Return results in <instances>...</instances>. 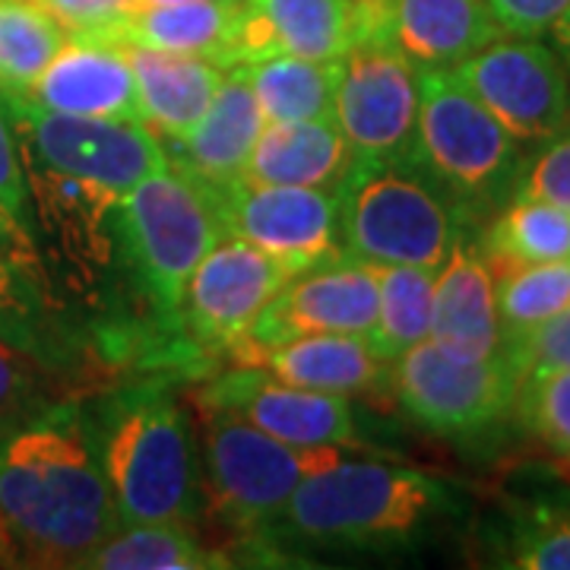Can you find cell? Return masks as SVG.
Instances as JSON below:
<instances>
[{"instance_id":"1","label":"cell","mask_w":570,"mask_h":570,"mask_svg":"<svg viewBox=\"0 0 570 570\" xmlns=\"http://www.w3.org/2000/svg\"><path fill=\"white\" fill-rule=\"evenodd\" d=\"M121 527L77 403L0 434V564L63 570Z\"/></svg>"},{"instance_id":"2","label":"cell","mask_w":570,"mask_h":570,"mask_svg":"<svg viewBox=\"0 0 570 570\" xmlns=\"http://www.w3.org/2000/svg\"><path fill=\"white\" fill-rule=\"evenodd\" d=\"M456 510V498L438 475L415 466L346 460L311 472L257 546L283 549L387 554L412 549L441 517Z\"/></svg>"},{"instance_id":"3","label":"cell","mask_w":570,"mask_h":570,"mask_svg":"<svg viewBox=\"0 0 570 570\" xmlns=\"http://www.w3.org/2000/svg\"><path fill=\"white\" fill-rule=\"evenodd\" d=\"M80 409L121 527H194L204 508L200 456L171 390L140 381Z\"/></svg>"},{"instance_id":"4","label":"cell","mask_w":570,"mask_h":570,"mask_svg":"<svg viewBox=\"0 0 570 570\" xmlns=\"http://www.w3.org/2000/svg\"><path fill=\"white\" fill-rule=\"evenodd\" d=\"M415 168L460 209L491 216L517 197L527 171L523 142L444 67H419Z\"/></svg>"},{"instance_id":"5","label":"cell","mask_w":570,"mask_h":570,"mask_svg":"<svg viewBox=\"0 0 570 570\" xmlns=\"http://www.w3.org/2000/svg\"><path fill=\"white\" fill-rule=\"evenodd\" d=\"M336 204L343 254L377 266L438 269L466 223L438 184L403 163L352 159Z\"/></svg>"},{"instance_id":"6","label":"cell","mask_w":570,"mask_h":570,"mask_svg":"<svg viewBox=\"0 0 570 570\" xmlns=\"http://www.w3.org/2000/svg\"><path fill=\"white\" fill-rule=\"evenodd\" d=\"M115 238L149 305L178 317L184 285L225 238V228L216 194L168 163L124 190L115 206Z\"/></svg>"},{"instance_id":"7","label":"cell","mask_w":570,"mask_h":570,"mask_svg":"<svg viewBox=\"0 0 570 570\" xmlns=\"http://www.w3.org/2000/svg\"><path fill=\"white\" fill-rule=\"evenodd\" d=\"M340 448H295L228 412H204V494L213 520L261 542L311 472L330 466Z\"/></svg>"},{"instance_id":"8","label":"cell","mask_w":570,"mask_h":570,"mask_svg":"<svg viewBox=\"0 0 570 570\" xmlns=\"http://www.w3.org/2000/svg\"><path fill=\"white\" fill-rule=\"evenodd\" d=\"M0 102L13 124L20 159L45 165L51 171L124 194L156 168L168 165L159 137L140 121L45 111L17 96H3Z\"/></svg>"},{"instance_id":"9","label":"cell","mask_w":570,"mask_h":570,"mask_svg":"<svg viewBox=\"0 0 570 570\" xmlns=\"http://www.w3.org/2000/svg\"><path fill=\"white\" fill-rule=\"evenodd\" d=\"M520 374L504 352L456 358L434 340L406 348L390 365V393L415 425L441 438H469L498 425L517 396Z\"/></svg>"},{"instance_id":"10","label":"cell","mask_w":570,"mask_h":570,"mask_svg":"<svg viewBox=\"0 0 570 570\" xmlns=\"http://www.w3.org/2000/svg\"><path fill=\"white\" fill-rule=\"evenodd\" d=\"M419 67L390 41H362L340 58L333 118L355 159L415 163Z\"/></svg>"},{"instance_id":"11","label":"cell","mask_w":570,"mask_h":570,"mask_svg":"<svg viewBox=\"0 0 570 570\" xmlns=\"http://www.w3.org/2000/svg\"><path fill=\"white\" fill-rule=\"evenodd\" d=\"M450 73L520 142H549L568 130V67L539 39L501 36Z\"/></svg>"},{"instance_id":"12","label":"cell","mask_w":570,"mask_h":570,"mask_svg":"<svg viewBox=\"0 0 570 570\" xmlns=\"http://www.w3.org/2000/svg\"><path fill=\"white\" fill-rule=\"evenodd\" d=\"M213 194L225 235L261 247L292 276L343 257L336 190L235 181Z\"/></svg>"},{"instance_id":"13","label":"cell","mask_w":570,"mask_h":570,"mask_svg":"<svg viewBox=\"0 0 570 570\" xmlns=\"http://www.w3.org/2000/svg\"><path fill=\"white\" fill-rule=\"evenodd\" d=\"M22 171L36 213L32 235L45 242L41 264L48 257L61 269L63 283H70L77 292L99 288L118 257L115 206L121 194L51 171L29 159H22Z\"/></svg>"},{"instance_id":"14","label":"cell","mask_w":570,"mask_h":570,"mask_svg":"<svg viewBox=\"0 0 570 570\" xmlns=\"http://www.w3.org/2000/svg\"><path fill=\"white\" fill-rule=\"evenodd\" d=\"M200 412H228L295 448H358L355 409L343 393L285 384L264 367L238 365L197 393Z\"/></svg>"},{"instance_id":"15","label":"cell","mask_w":570,"mask_h":570,"mask_svg":"<svg viewBox=\"0 0 570 570\" xmlns=\"http://www.w3.org/2000/svg\"><path fill=\"white\" fill-rule=\"evenodd\" d=\"M374 321H377L374 264L343 254L336 261L288 276L283 288L254 317V324L247 326L245 340L235 346H276L311 333L367 336Z\"/></svg>"},{"instance_id":"16","label":"cell","mask_w":570,"mask_h":570,"mask_svg":"<svg viewBox=\"0 0 570 570\" xmlns=\"http://www.w3.org/2000/svg\"><path fill=\"white\" fill-rule=\"evenodd\" d=\"M292 273L261 247L225 235L184 285L178 321L206 348L242 343L247 326L279 292Z\"/></svg>"},{"instance_id":"17","label":"cell","mask_w":570,"mask_h":570,"mask_svg":"<svg viewBox=\"0 0 570 570\" xmlns=\"http://www.w3.org/2000/svg\"><path fill=\"white\" fill-rule=\"evenodd\" d=\"M358 45V0H238L225 63L276 55L340 61Z\"/></svg>"},{"instance_id":"18","label":"cell","mask_w":570,"mask_h":570,"mask_svg":"<svg viewBox=\"0 0 570 570\" xmlns=\"http://www.w3.org/2000/svg\"><path fill=\"white\" fill-rule=\"evenodd\" d=\"M17 99L61 115L142 124L140 92L127 48L105 36L67 32L61 51L41 70L32 89Z\"/></svg>"},{"instance_id":"19","label":"cell","mask_w":570,"mask_h":570,"mask_svg":"<svg viewBox=\"0 0 570 570\" xmlns=\"http://www.w3.org/2000/svg\"><path fill=\"white\" fill-rule=\"evenodd\" d=\"M456 358H491L501 352V317L494 295V273L482 247L463 235L453 242L448 261L434 273L431 336Z\"/></svg>"},{"instance_id":"20","label":"cell","mask_w":570,"mask_h":570,"mask_svg":"<svg viewBox=\"0 0 570 570\" xmlns=\"http://www.w3.org/2000/svg\"><path fill=\"white\" fill-rule=\"evenodd\" d=\"M232 358L238 365L264 367L285 384L343 396L390 387V365L371 348L367 336L311 333L276 346H235Z\"/></svg>"},{"instance_id":"21","label":"cell","mask_w":570,"mask_h":570,"mask_svg":"<svg viewBox=\"0 0 570 570\" xmlns=\"http://www.w3.org/2000/svg\"><path fill=\"white\" fill-rule=\"evenodd\" d=\"M261 105L250 92L245 67H225V77L204 111L181 140H168L178 153H168V163L184 168L209 190H223L228 184L242 181L247 156L264 130Z\"/></svg>"},{"instance_id":"22","label":"cell","mask_w":570,"mask_h":570,"mask_svg":"<svg viewBox=\"0 0 570 570\" xmlns=\"http://www.w3.org/2000/svg\"><path fill=\"white\" fill-rule=\"evenodd\" d=\"M504 36L485 0H390V41L415 67H456Z\"/></svg>"},{"instance_id":"23","label":"cell","mask_w":570,"mask_h":570,"mask_svg":"<svg viewBox=\"0 0 570 570\" xmlns=\"http://www.w3.org/2000/svg\"><path fill=\"white\" fill-rule=\"evenodd\" d=\"M352 159L355 156L336 127V118L264 124L247 156L242 181L336 190Z\"/></svg>"},{"instance_id":"24","label":"cell","mask_w":570,"mask_h":570,"mask_svg":"<svg viewBox=\"0 0 570 570\" xmlns=\"http://www.w3.org/2000/svg\"><path fill=\"white\" fill-rule=\"evenodd\" d=\"M124 48L140 92L142 124L159 130L168 140H181L204 118L223 82L225 67L197 55H171V51L137 48V45H124Z\"/></svg>"},{"instance_id":"25","label":"cell","mask_w":570,"mask_h":570,"mask_svg":"<svg viewBox=\"0 0 570 570\" xmlns=\"http://www.w3.org/2000/svg\"><path fill=\"white\" fill-rule=\"evenodd\" d=\"M238 17V0H190V3H149L134 7L115 22L105 39L156 48L171 55H197L228 67V41Z\"/></svg>"},{"instance_id":"26","label":"cell","mask_w":570,"mask_h":570,"mask_svg":"<svg viewBox=\"0 0 570 570\" xmlns=\"http://www.w3.org/2000/svg\"><path fill=\"white\" fill-rule=\"evenodd\" d=\"M242 67L266 124L333 118L340 61H307L276 55Z\"/></svg>"},{"instance_id":"27","label":"cell","mask_w":570,"mask_h":570,"mask_svg":"<svg viewBox=\"0 0 570 570\" xmlns=\"http://www.w3.org/2000/svg\"><path fill=\"white\" fill-rule=\"evenodd\" d=\"M479 247L494 276L510 266L570 261V213L535 197H513Z\"/></svg>"},{"instance_id":"28","label":"cell","mask_w":570,"mask_h":570,"mask_svg":"<svg viewBox=\"0 0 570 570\" xmlns=\"http://www.w3.org/2000/svg\"><path fill=\"white\" fill-rule=\"evenodd\" d=\"M228 554L204 546L190 527L140 523L118 527L92 551L80 570H219Z\"/></svg>"},{"instance_id":"29","label":"cell","mask_w":570,"mask_h":570,"mask_svg":"<svg viewBox=\"0 0 570 570\" xmlns=\"http://www.w3.org/2000/svg\"><path fill=\"white\" fill-rule=\"evenodd\" d=\"M377 321L367 333L371 348L393 365L406 348L431 336L434 273L425 266H377Z\"/></svg>"},{"instance_id":"30","label":"cell","mask_w":570,"mask_h":570,"mask_svg":"<svg viewBox=\"0 0 570 570\" xmlns=\"http://www.w3.org/2000/svg\"><path fill=\"white\" fill-rule=\"evenodd\" d=\"M63 41L67 29L39 0H0V99L26 96Z\"/></svg>"},{"instance_id":"31","label":"cell","mask_w":570,"mask_h":570,"mask_svg":"<svg viewBox=\"0 0 570 570\" xmlns=\"http://www.w3.org/2000/svg\"><path fill=\"white\" fill-rule=\"evenodd\" d=\"M501 348L570 307V261L510 266L494 276Z\"/></svg>"},{"instance_id":"32","label":"cell","mask_w":570,"mask_h":570,"mask_svg":"<svg viewBox=\"0 0 570 570\" xmlns=\"http://www.w3.org/2000/svg\"><path fill=\"white\" fill-rule=\"evenodd\" d=\"M0 245L13 257L29 279L48 288V273L41 264L39 245L32 235V216H29V187L22 171L20 146L13 124L7 118V108L0 102Z\"/></svg>"},{"instance_id":"33","label":"cell","mask_w":570,"mask_h":570,"mask_svg":"<svg viewBox=\"0 0 570 570\" xmlns=\"http://www.w3.org/2000/svg\"><path fill=\"white\" fill-rule=\"evenodd\" d=\"M508 568L570 570V501L546 498L520 510L510 530Z\"/></svg>"},{"instance_id":"34","label":"cell","mask_w":570,"mask_h":570,"mask_svg":"<svg viewBox=\"0 0 570 570\" xmlns=\"http://www.w3.org/2000/svg\"><path fill=\"white\" fill-rule=\"evenodd\" d=\"M513 412L542 448L570 463V367L520 377Z\"/></svg>"},{"instance_id":"35","label":"cell","mask_w":570,"mask_h":570,"mask_svg":"<svg viewBox=\"0 0 570 570\" xmlns=\"http://www.w3.org/2000/svg\"><path fill=\"white\" fill-rule=\"evenodd\" d=\"M48 305V288L29 279L0 245V336L39 358Z\"/></svg>"},{"instance_id":"36","label":"cell","mask_w":570,"mask_h":570,"mask_svg":"<svg viewBox=\"0 0 570 570\" xmlns=\"http://www.w3.org/2000/svg\"><path fill=\"white\" fill-rule=\"evenodd\" d=\"M48 393L36 355L22 352L0 336V434L45 412Z\"/></svg>"},{"instance_id":"37","label":"cell","mask_w":570,"mask_h":570,"mask_svg":"<svg viewBox=\"0 0 570 570\" xmlns=\"http://www.w3.org/2000/svg\"><path fill=\"white\" fill-rule=\"evenodd\" d=\"M501 352L508 355L510 365L517 367L520 377L539 374V371L570 367V307L549 317L546 324H539Z\"/></svg>"},{"instance_id":"38","label":"cell","mask_w":570,"mask_h":570,"mask_svg":"<svg viewBox=\"0 0 570 570\" xmlns=\"http://www.w3.org/2000/svg\"><path fill=\"white\" fill-rule=\"evenodd\" d=\"M517 197H535L570 213V134H558L539 159L527 163Z\"/></svg>"},{"instance_id":"39","label":"cell","mask_w":570,"mask_h":570,"mask_svg":"<svg viewBox=\"0 0 570 570\" xmlns=\"http://www.w3.org/2000/svg\"><path fill=\"white\" fill-rule=\"evenodd\" d=\"M494 22L513 39H542L570 10V0H485Z\"/></svg>"},{"instance_id":"40","label":"cell","mask_w":570,"mask_h":570,"mask_svg":"<svg viewBox=\"0 0 570 570\" xmlns=\"http://www.w3.org/2000/svg\"><path fill=\"white\" fill-rule=\"evenodd\" d=\"M70 36H105L137 0H39Z\"/></svg>"},{"instance_id":"41","label":"cell","mask_w":570,"mask_h":570,"mask_svg":"<svg viewBox=\"0 0 570 570\" xmlns=\"http://www.w3.org/2000/svg\"><path fill=\"white\" fill-rule=\"evenodd\" d=\"M551 41H554V51H558V58L564 61V67H568L570 73V10L561 17V20L551 26Z\"/></svg>"},{"instance_id":"42","label":"cell","mask_w":570,"mask_h":570,"mask_svg":"<svg viewBox=\"0 0 570 570\" xmlns=\"http://www.w3.org/2000/svg\"><path fill=\"white\" fill-rule=\"evenodd\" d=\"M149 3H190V0H137L134 7H149Z\"/></svg>"}]
</instances>
